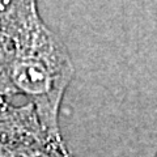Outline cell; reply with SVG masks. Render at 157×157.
I'll return each instance as SVG.
<instances>
[{
    "instance_id": "6da1fadb",
    "label": "cell",
    "mask_w": 157,
    "mask_h": 157,
    "mask_svg": "<svg viewBox=\"0 0 157 157\" xmlns=\"http://www.w3.org/2000/svg\"><path fill=\"white\" fill-rule=\"evenodd\" d=\"M73 75L70 52L39 16L37 3L3 2L0 96L25 97L43 128L60 136L59 110Z\"/></svg>"
},
{
    "instance_id": "7a4b0ae2",
    "label": "cell",
    "mask_w": 157,
    "mask_h": 157,
    "mask_svg": "<svg viewBox=\"0 0 157 157\" xmlns=\"http://www.w3.org/2000/svg\"><path fill=\"white\" fill-rule=\"evenodd\" d=\"M54 136L43 128L34 107L29 104L16 106L11 98L0 96V140ZM60 137V136H56Z\"/></svg>"
},
{
    "instance_id": "3957f363",
    "label": "cell",
    "mask_w": 157,
    "mask_h": 157,
    "mask_svg": "<svg viewBox=\"0 0 157 157\" xmlns=\"http://www.w3.org/2000/svg\"><path fill=\"white\" fill-rule=\"evenodd\" d=\"M2 6H3V2H0V11H2Z\"/></svg>"
},
{
    "instance_id": "277c9868",
    "label": "cell",
    "mask_w": 157,
    "mask_h": 157,
    "mask_svg": "<svg viewBox=\"0 0 157 157\" xmlns=\"http://www.w3.org/2000/svg\"><path fill=\"white\" fill-rule=\"evenodd\" d=\"M155 157H157V153H156V156H155Z\"/></svg>"
}]
</instances>
